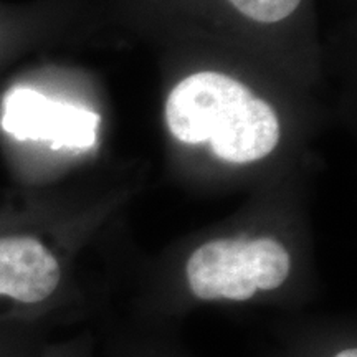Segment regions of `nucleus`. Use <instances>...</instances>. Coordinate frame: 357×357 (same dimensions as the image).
<instances>
[{
	"label": "nucleus",
	"mask_w": 357,
	"mask_h": 357,
	"mask_svg": "<svg viewBox=\"0 0 357 357\" xmlns=\"http://www.w3.org/2000/svg\"><path fill=\"white\" fill-rule=\"evenodd\" d=\"M166 123L177 141L208 142L218 159L248 164L273 153L280 141L275 109L238 79L200 71L169 93Z\"/></svg>",
	"instance_id": "nucleus-1"
},
{
	"label": "nucleus",
	"mask_w": 357,
	"mask_h": 357,
	"mask_svg": "<svg viewBox=\"0 0 357 357\" xmlns=\"http://www.w3.org/2000/svg\"><path fill=\"white\" fill-rule=\"evenodd\" d=\"M293 271L294 257L284 240L234 234L197 245L185 258L182 278L190 305H248L287 289Z\"/></svg>",
	"instance_id": "nucleus-2"
},
{
	"label": "nucleus",
	"mask_w": 357,
	"mask_h": 357,
	"mask_svg": "<svg viewBox=\"0 0 357 357\" xmlns=\"http://www.w3.org/2000/svg\"><path fill=\"white\" fill-rule=\"evenodd\" d=\"M63 258L33 234L0 235V328L50 323L65 287Z\"/></svg>",
	"instance_id": "nucleus-3"
},
{
	"label": "nucleus",
	"mask_w": 357,
	"mask_h": 357,
	"mask_svg": "<svg viewBox=\"0 0 357 357\" xmlns=\"http://www.w3.org/2000/svg\"><path fill=\"white\" fill-rule=\"evenodd\" d=\"M100 118L78 106L48 100L38 91L17 88L3 105L2 126L20 139L48 141L52 147H89L96 141Z\"/></svg>",
	"instance_id": "nucleus-4"
},
{
	"label": "nucleus",
	"mask_w": 357,
	"mask_h": 357,
	"mask_svg": "<svg viewBox=\"0 0 357 357\" xmlns=\"http://www.w3.org/2000/svg\"><path fill=\"white\" fill-rule=\"evenodd\" d=\"M287 357H357L352 326H319L289 341Z\"/></svg>",
	"instance_id": "nucleus-5"
},
{
	"label": "nucleus",
	"mask_w": 357,
	"mask_h": 357,
	"mask_svg": "<svg viewBox=\"0 0 357 357\" xmlns=\"http://www.w3.org/2000/svg\"><path fill=\"white\" fill-rule=\"evenodd\" d=\"M13 357H100L95 334L88 329L63 337H45Z\"/></svg>",
	"instance_id": "nucleus-6"
},
{
	"label": "nucleus",
	"mask_w": 357,
	"mask_h": 357,
	"mask_svg": "<svg viewBox=\"0 0 357 357\" xmlns=\"http://www.w3.org/2000/svg\"><path fill=\"white\" fill-rule=\"evenodd\" d=\"M106 357H189L177 349L172 342L153 334H131L119 337L109 344Z\"/></svg>",
	"instance_id": "nucleus-7"
},
{
	"label": "nucleus",
	"mask_w": 357,
	"mask_h": 357,
	"mask_svg": "<svg viewBox=\"0 0 357 357\" xmlns=\"http://www.w3.org/2000/svg\"><path fill=\"white\" fill-rule=\"evenodd\" d=\"M301 0H230L236 10L261 24L284 20L296 10Z\"/></svg>",
	"instance_id": "nucleus-8"
},
{
	"label": "nucleus",
	"mask_w": 357,
	"mask_h": 357,
	"mask_svg": "<svg viewBox=\"0 0 357 357\" xmlns=\"http://www.w3.org/2000/svg\"><path fill=\"white\" fill-rule=\"evenodd\" d=\"M53 329L40 326H3L0 328V357H13L48 337Z\"/></svg>",
	"instance_id": "nucleus-9"
}]
</instances>
